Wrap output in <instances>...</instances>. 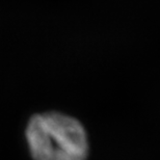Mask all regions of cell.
Here are the masks:
<instances>
[{"label":"cell","instance_id":"6da1fadb","mask_svg":"<svg viewBox=\"0 0 160 160\" xmlns=\"http://www.w3.org/2000/svg\"><path fill=\"white\" fill-rule=\"evenodd\" d=\"M27 145L34 160H86L88 138L83 125L57 111L34 114L25 130Z\"/></svg>","mask_w":160,"mask_h":160}]
</instances>
